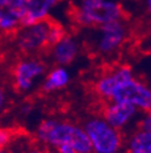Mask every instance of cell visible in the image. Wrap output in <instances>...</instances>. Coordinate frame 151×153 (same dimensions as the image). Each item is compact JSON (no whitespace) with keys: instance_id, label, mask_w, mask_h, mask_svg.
<instances>
[{"instance_id":"1","label":"cell","mask_w":151,"mask_h":153,"mask_svg":"<svg viewBox=\"0 0 151 153\" xmlns=\"http://www.w3.org/2000/svg\"><path fill=\"white\" fill-rule=\"evenodd\" d=\"M96 95L103 100L134 106L139 112L151 109V89L128 65L115 66L98 75L93 83Z\"/></svg>"},{"instance_id":"2","label":"cell","mask_w":151,"mask_h":153,"mask_svg":"<svg viewBox=\"0 0 151 153\" xmlns=\"http://www.w3.org/2000/svg\"><path fill=\"white\" fill-rule=\"evenodd\" d=\"M39 145L47 151L58 147H70L79 153H91V146L82 125L71 120L48 117L43 119L35 130Z\"/></svg>"},{"instance_id":"3","label":"cell","mask_w":151,"mask_h":153,"mask_svg":"<svg viewBox=\"0 0 151 153\" xmlns=\"http://www.w3.org/2000/svg\"><path fill=\"white\" fill-rule=\"evenodd\" d=\"M123 9L115 0H80L74 20L85 28H98L109 22L123 20Z\"/></svg>"},{"instance_id":"4","label":"cell","mask_w":151,"mask_h":153,"mask_svg":"<svg viewBox=\"0 0 151 153\" xmlns=\"http://www.w3.org/2000/svg\"><path fill=\"white\" fill-rule=\"evenodd\" d=\"M82 128L91 146V153H123V132L109 125L100 114L88 117Z\"/></svg>"},{"instance_id":"5","label":"cell","mask_w":151,"mask_h":153,"mask_svg":"<svg viewBox=\"0 0 151 153\" xmlns=\"http://www.w3.org/2000/svg\"><path fill=\"white\" fill-rule=\"evenodd\" d=\"M47 65L37 56H24L12 68V85L18 94H28L40 85Z\"/></svg>"},{"instance_id":"6","label":"cell","mask_w":151,"mask_h":153,"mask_svg":"<svg viewBox=\"0 0 151 153\" xmlns=\"http://www.w3.org/2000/svg\"><path fill=\"white\" fill-rule=\"evenodd\" d=\"M51 21L45 20L29 26L21 27L17 30L16 44L24 56H37L48 50V30Z\"/></svg>"},{"instance_id":"7","label":"cell","mask_w":151,"mask_h":153,"mask_svg":"<svg viewBox=\"0 0 151 153\" xmlns=\"http://www.w3.org/2000/svg\"><path fill=\"white\" fill-rule=\"evenodd\" d=\"M128 36V29L123 20L112 21L97 28L94 50L98 55L110 56L119 51Z\"/></svg>"},{"instance_id":"8","label":"cell","mask_w":151,"mask_h":153,"mask_svg":"<svg viewBox=\"0 0 151 153\" xmlns=\"http://www.w3.org/2000/svg\"><path fill=\"white\" fill-rule=\"evenodd\" d=\"M140 113L134 106L123 103L106 101L104 102L100 112V117L112 128L123 132L132 124H136Z\"/></svg>"},{"instance_id":"9","label":"cell","mask_w":151,"mask_h":153,"mask_svg":"<svg viewBox=\"0 0 151 153\" xmlns=\"http://www.w3.org/2000/svg\"><path fill=\"white\" fill-rule=\"evenodd\" d=\"M26 15V0H0V33L17 32Z\"/></svg>"},{"instance_id":"10","label":"cell","mask_w":151,"mask_h":153,"mask_svg":"<svg viewBox=\"0 0 151 153\" xmlns=\"http://www.w3.org/2000/svg\"><path fill=\"white\" fill-rule=\"evenodd\" d=\"M50 57L54 66H70L76 59L81 51V44L75 36L65 34L53 46L48 49Z\"/></svg>"},{"instance_id":"11","label":"cell","mask_w":151,"mask_h":153,"mask_svg":"<svg viewBox=\"0 0 151 153\" xmlns=\"http://www.w3.org/2000/svg\"><path fill=\"white\" fill-rule=\"evenodd\" d=\"M73 75L68 67L54 66L51 69H47L46 74L40 83L41 90L45 94H53L67 89L71 83Z\"/></svg>"},{"instance_id":"12","label":"cell","mask_w":151,"mask_h":153,"mask_svg":"<svg viewBox=\"0 0 151 153\" xmlns=\"http://www.w3.org/2000/svg\"><path fill=\"white\" fill-rule=\"evenodd\" d=\"M59 1L61 0H26V15L22 27L48 20L52 10Z\"/></svg>"},{"instance_id":"13","label":"cell","mask_w":151,"mask_h":153,"mask_svg":"<svg viewBox=\"0 0 151 153\" xmlns=\"http://www.w3.org/2000/svg\"><path fill=\"white\" fill-rule=\"evenodd\" d=\"M123 153H151V130L134 126L125 136Z\"/></svg>"},{"instance_id":"14","label":"cell","mask_w":151,"mask_h":153,"mask_svg":"<svg viewBox=\"0 0 151 153\" xmlns=\"http://www.w3.org/2000/svg\"><path fill=\"white\" fill-rule=\"evenodd\" d=\"M17 139V134L9 128H0V151L9 148Z\"/></svg>"},{"instance_id":"15","label":"cell","mask_w":151,"mask_h":153,"mask_svg":"<svg viewBox=\"0 0 151 153\" xmlns=\"http://www.w3.org/2000/svg\"><path fill=\"white\" fill-rule=\"evenodd\" d=\"M65 34L67 33L61 25L51 21V26H50V30H48V49L51 46H53L59 39H62Z\"/></svg>"},{"instance_id":"16","label":"cell","mask_w":151,"mask_h":153,"mask_svg":"<svg viewBox=\"0 0 151 153\" xmlns=\"http://www.w3.org/2000/svg\"><path fill=\"white\" fill-rule=\"evenodd\" d=\"M22 153H50L46 148L40 145H27Z\"/></svg>"},{"instance_id":"17","label":"cell","mask_w":151,"mask_h":153,"mask_svg":"<svg viewBox=\"0 0 151 153\" xmlns=\"http://www.w3.org/2000/svg\"><path fill=\"white\" fill-rule=\"evenodd\" d=\"M7 105V94L3 85H0V113L4 111Z\"/></svg>"},{"instance_id":"18","label":"cell","mask_w":151,"mask_h":153,"mask_svg":"<svg viewBox=\"0 0 151 153\" xmlns=\"http://www.w3.org/2000/svg\"><path fill=\"white\" fill-rule=\"evenodd\" d=\"M53 152H54V153H79V152L74 151V149H73V148H70V147H67V146L58 147L57 149H54Z\"/></svg>"},{"instance_id":"19","label":"cell","mask_w":151,"mask_h":153,"mask_svg":"<svg viewBox=\"0 0 151 153\" xmlns=\"http://www.w3.org/2000/svg\"><path fill=\"white\" fill-rule=\"evenodd\" d=\"M0 153H22V151H20V149H16L12 145L9 147V148H6V149H4V151H0Z\"/></svg>"},{"instance_id":"20","label":"cell","mask_w":151,"mask_h":153,"mask_svg":"<svg viewBox=\"0 0 151 153\" xmlns=\"http://www.w3.org/2000/svg\"><path fill=\"white\" fill-rule=\"evenodd\" d=\"M144 3L146 4V9L150 11L151 10V0H144Z\"/></svg>"}]
</instances>
